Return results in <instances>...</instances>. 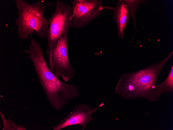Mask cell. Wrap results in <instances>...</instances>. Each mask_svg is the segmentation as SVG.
Masks as SVG:
<instances>
[{"mask_svg":"<svg viewBox=\"0 0 173 130\" xmlns=\"http://www.w3.org/2000/svg\"><path fill=\"white\" fill-rule=\"evenodd\" d=\"M32 63L37 79L51 106L57 111L61 110L73 99L81 93L74 83L68 84L56 77L48 67L43 48L33 38L28 48L24 51Z\"/></svg>","mask_w":173,"mask_h":130,"instance_id":"1","label":"cell"},{"mask_svg":"<svg viewBox=\"0 0 173 130\" xmlns=\"http://www.w3.org/2000/svg\"><path fill=\"white\" fill-rule=\"evenodd\" d=\"M173 53L142 70L124 73L118 81L116 92L126 99L142 97L155 101L159 98L155 88L157 78Z\"/></svg>","mask_w":173,"mask_h":130,"instance_id":"2","label":"cell"},{"mask_svg":"<svg viewBox=\"0 0 173 130\" xmlns=\"http://www.w3.org/2000/svg\"><path fill=\"white\" fill-rule=\"evenodd\" d=\"M17 11L15 23L18 37L23 40L36 34L46 39L50 22L44 15L46 5L41 1L29 3L22 0L14 1Z\"/></svg>","mask_w":173,"mask_h":130,"instance_id":"3","label":"cell"},{"mask_svg":"<svg viewBox=\"0 0 173 130\" xmlns=\"http://www.w3.org/2000/svg\"><path fill=\"white\" fill-rule=\"evenodd\" d=\"M55 7L54 12L48 18L50 25L46 38L47 47L45 50L47 56L60 37L68 36L69 29L72 26L71 5L57 0Z\"/></svg>","mask_w":173,"mask_h":130,"instance_id":"4","label":"cell"},{"mask_svg":"<svg viewBox=\"0 0 173 130\" xmlns=\"http://www.w3.org/2000/svg\"><path fill=\"white\" fill-rule=\"evenodd\" d=\"M68 36H62L47 56L48 67L55 76L61 78L65 83L75 77V69L70 64L69 58Z\"/></svg>","mask_w":173,"mask_h":130,"instance_id":"5","label":"cell"},{"mask_svg":"<svg viewBox=\"0 0 173 130\" xmlns=\"http://www.w3.org/2000/svg\"><path fill=\"white\" fill-rule=\"evenodd\" d=\"M102 1L100 0H74L72 1V27L79 29L99 16L103 11Z\"/></svg>","mask_w":173,"mask_h":130,"instance_id":"6","label":"cell"},{"mask_svg":"<svg viewBox=\"0 0 173 130\" xmlns=\"http://www.w3.org/2000/svg\"><path fill=\"white\" fill-rule=\"evenodd\" d=\"M99 107L91 108L84 103L75 104L72 111L53 126V130H60L69 126L79 125L82 127V130H84L87 124L94 119L91 117V115Z\"/></svg>","mask_w":173,"mask_h":130,"instance_id":"7","label":"cell"},{"mask_svg":"<svg viewBox=\"0 0 173 130\" xmlns=\"http://www.w3.org/2000/svg\"><path fill=\"white\" fill-rule=\"evenodd\" d=\"M102 8L103 10L107 9L113 12L112 18L117 25L118 35L121 39H124V32L128 26L130 16L125 0H118L114 7L103 6Z\"/></svg>","mask_w":173,"mask_h":130,"instance_id":"8","label":"cell"},{"mask_svg":"<svg viewBox=\"0 0 173 130\" xmlns=\"http://www.w3.org/2000/svg\"><path fill=\"white\" fill-rule=\"evenodd\" d=\"M155 88L159 97L163 93H172L173 92V65L165 80L160 84H156Z\"/></svg>","mask_w":173,"mask_h":130,"instance_id":"9","label":"cell"},{"mask_svg":"<svg viewBox=\"0 0 173 130\" xmlns=\"http://www.w3.org/2000/svg\"><path fill=\"white\" fill-rule=\"evenodd\" d=\"M129 9L130 15L133 22L134 25L135 29L134 34L133 38H134L135 35L137 31L136 26V16L137 10L140 4L146 2V0H125Z\"/></svg>","mask_w":173,"mask_h":130,"instance_id":"10","label":"cell"},{"mask_svg":"<svg viewBox=\"0 0 173 130\" xmlns=\"http://www.w3.org/2000/svg\"><path fill=\"white\" fill-rule=\"evenodd\" d=\"M0 115L2 118L3 124V130H26V129L21 125H18L8 118L6 119L4 118V114L0 111Z\"/></svg>","mask_w":173,"mask_h":130,"instance_id":"11","label":"cell"}]
</instances>
